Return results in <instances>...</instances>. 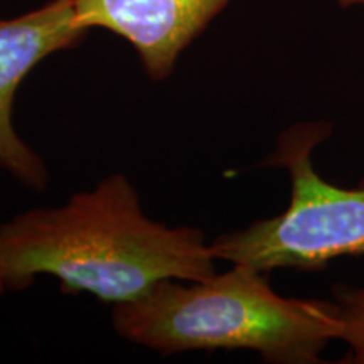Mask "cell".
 Returning <instances> with one entry per match:
<instances>
[{"label":"cell","mask_w":364,"mask_h":364,"mask_svg":"<svg viewBox=\"0 0 364 364\" xmlns=\"http://www.w3.org/2000/svg\"><path fill=\"white\" fill-rule=\"evenodd\" d=\"M230 0H71L85 31L105 29L134 46L152 80L172 75L177 59Z\"/></svg>","instance_id":"5b68a950"},{"label":"cell","mask_w":364,"mask_h":364,"mask_svg":"<svg viewBox=\"0 0 364 364\" xmlns=\"http://www.w3.org/2000/svg\"><path fill=\"white\" fill-rule=\"evenodd\" d=\"M331 134L332 125L324 120L282 132L263 166L289 172V206L279 216L218 236L209 243L216 260L268 273L321 270L336 258L364 255V181L356 188H341L314 167V149Z\"/></svg>","instance_id":"3957f363"},{"label":"cell","mask_w":364,"mask_h":364,"mask_svg":"<svg viewBox=\"0 0 364 364\" xmlns=\"http://www.w3.org/2000/svg\"><path fill=\"white\" fill-rule=\"evenodd\" d=\"M216 262L198 228L150 220L124 174L105 177L63 206L29 209L0 225V267L9 290L49 275L66 292L115 306L162 280H206Z\"/></svg>","instance_id":"6da1fadb"},{"label":"cell","mask_w":364,"mask_h":364,"mask_svg":"<svg viewBox=\"0 0 364 364\" xmlns=\"http://www.w3.org/2000/svg\"><path fill=\"white\" fill-rule=\"evenodd\" d=\"M86 33L71 0H51L14 19H0V169L31 189H44L49 174L14 125L16 93L43 59L76 46Z\"/></svg>","instance_id":"277c9868"},{"label":"cell","mask_w":364,"mask_h":364,"mask_svg":"<svg viewBox=\"0 0 364 364\" xmlns=\"http://www.w3.org/2000/svg\"><path fill=\"white\" fill-rule=\"evenodd\" d=\"M332 300L343 321L339 341L349 349L341 363L364 364V287L336 285Z\"/></svg>","instance_id":"8992f818"},{"label":"cell","mask_w":364,"mask_h":364,"mask_svg":"<svg viewBox=\"0 0 364 364\" xmlns=\"http://www.w3.org/2000/svg\"><path fill=\"white\" fill-rule=\"evenodd\" d=\"M113 327L161 356L248 349L267 363L314 364L339 341L343 321L334 300L282 297L267 273L233 265L206 280H162L115 304Z\"/></svg>","instance_id":"7a4b0ae2"},{"label":"cell","mask_w":364,"mask_h":364,"mask_svg":"<svg viewBox=\"0 0 364 364\" xmlns=\"http://www.w3.org/2000/svg\"><path fill=\"white\" fill-rule=\"evenodd\" d=\"M338 4L339 7L349 9V7H364V0H332Z\"/></svg>","instance_id":"52a82bcc"},{"label":"cell","mask_w":364,"mask_h":364,"mask_svg":"<svg viewBox=\"0 0 364 364\" xmlns=\"http://www.w3.org/2000/svg\"><path fill=\"white\" fill-rule=\"evenodd\" d=\"M4 290H7V284H6V277H4L2 267H0V294H2Z\"/></svg>","instance_id":"ba28073f"}]
</instances>
